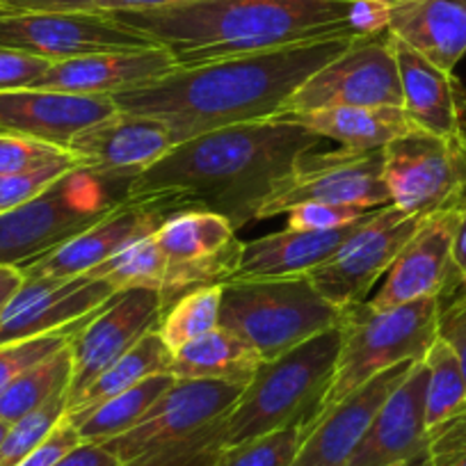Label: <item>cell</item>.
<instances>
[{
	"instance_id": "6da1fadb",
	"label": "cell",
	"mask_w": 466,
	"mask_h": 466,
	"mask_svg": "<svg viewBox=\"0 0 466 466\" xmlns=\"http://www.w3.org/2000/svg\"><path fill=\"white\" fill-rule=\"evenodd\" d=\"M320 142V136L289 119L204 133L174 145L133 178L127 201L158 204L169 213L208 210L238 231L258 218L263 201Z\"/></svg>"
},
{
	"instance_id": "7a4b0ae2",
	"label": "cell",
	"mask_w": 466,
	"mask_h": 466,
	"mask_svg": "<svg viewBox=\"0 0 466 466\" xmlns=\"http://www.w3.org/2000/svg\"><path fill=\"white\" fill-rule=\"evenodd\" d=\"M355 37H331L248 56L177 66L163 78L115 94L116 110L163 124L174 145L240 124L270 122L299 85L348 48Z\"/></svg>"
},
{
	"instance_id": "3957f363",
	"label": "cell",
	"mask_w": 466,
	"mask_h": 466,
	"mask_svg": "<svg viewBox=\"0 0 466 466\" xmlns=\"http://www.w3.org/2000/svg\"><path fill=\"white\" fill-rule=\"evenodd\" d=\"M106 15L167 48L178 66L357 37L350 25V0H192Z\"/></svg>"
},
{
	"instance_id": "277c9868",
	"label": "cell",
	"mask_w": 466,
	"mask_h": 466,
	"mask_svg": "<svg viewBox=\"0 0 466 466\" xmlns=\"http://www.w3.org/2000/svg\"><path fill=\"white\" fill-rule=\"evenodd\" d=\"M340 350L339 325L286 355L263 361L219 420L224 448L286 428H307L331 387Z\"/></svg>"
},
{
	"instance_id": "5b68a950",
	"label": "cell",
	"mask_w": 466,
	"mask_h": 466,
	"mask_svg": "<svg viewBox=\"0 0 466 466\" xmlns=\"http://www.w3.org/2000/svg\"><path fill=\"white\" fill-rule=\"evenodd\" d=\"M441 307V298H423L387 311H378L369 302L343 309L334 380L318 416L375 375L405 361H423L439 336Z\"/></svg>"
},
{
	"instance_id": "8992f818",
	"label": "cell",
	"mask_w": 466,
	"mask_h": 466,
	"mask_svg": "<svg viewBox=\"0 0 466 466\" xmlns=\"http://www.w3.org/2000/svg\"><path fill=\"white\" fill-rule=\"evenodd\" d=\"M340 313L343 309L327 302L307 277L222 284L219 327L252 345L263 361L277 360L336 327Z\"/></svg>"
},
{
	"instance_id": "52a82bcc",
	"label": "cell",
	"mask_w": 466,
	"mask_h": 466,
	"mask_svg": "<svg viewBox=\"0 0 466 466\" xmlns=\"http://www.w3.org/2000/svg\"><path fill=\"white\" fill-rule=\"evenodd\" d=\"M124 183L74 167L35 199L0 213V266L21 270L127 201Z\"/></svg>"
},
{
	"instance_id": "ba28073f",
	"label": "cell",
	"mask_w": 466,
	"mask_h": 466,
	"mask_svg": "<svg viewBox=\"0 0 466 466\" xmlns=\"http://www.w3.org/2000/svg\"><path fill=\"white\" fill-rule=\"evenodd\" d=\"M389 204L405 215L428 218L466 199V133H405L382 149Z\"/></svg>"
},
{
	"instance_id": "9c48e42d",
	"label": "cell",
	"mask_w": 466,
	"mask_h": 466,
	"mask_svg": "<svg viewBox=\"0 0 466 466\" xmlns=\"http://www.w3.org/2000/svg\"><path fill=\"white\" fill-rule=\"evenodd\" d=\"M343 106L402 107L400 74L389 30L352 39L345 51L331 57L325 66L299 85L281 115Z\"/></svg>"
},
{
	"instance_id": "30bf717a",
	"label": "cell",
	"mask_w": 466,
	"mask_h": 466,
	"mask_svg": "<svg viewBox=\"0 0 466 466\" xmlns=\"http://www.w3.org/2000/svg\"><path fill=\"white\" fill-rule=\"evenodd\" d=\"M384 156L378 151L336 149L327 154H304L293 172L263 201L257 219L286 215L302 204L357 206L382 208L389 206V192L382 178Z\"/></svg>"
},
{
	"instance_id": "8fae6325",
	"label": "cell",
	"mask_w": 466,
	"mask_h": 466,
	"mask_svg": "<svg viewBox=\"0 0 466 466\" xmlns=\"http://www.w3.org/2000/svg\"><path fill=\"white\" fill-rule=\"evenodd\" d=\"M420 219L423 218L405 215L391 204L375 208L355 236L345 240L334 257L309 272L307 279L334 307L361 304L380 277L389 272Z\"/></svg>"
},
{
	"instance_id": "7c38bea8",
	"label": "cell",
	"mask_w": 466,
	"mask_h": 466,
	"mask_svg": "<svg viewBox=\"0 0 466 466\" xmlns=\"http://www.w3.org/2000/svg\"><path fill=\"white\" fill-rule=\"evenodd\" d=\"M154 238L169 268L167 290L163 293L165 311L190 290L231 279L243 248L236 228L222 215L208 210L172 213Z\"/></svg>"
},
{
	"instance_id": "4fadbf2b",
	"label": "cell",
	"mask_w": 466,
	"mask_h": 466,
	"mask_svg": "<svg viewBox=\"0 0 466 466\" xmlns=\"http://www.w3.org/2000/svg\"><path fill=\"white\" fill-rule=\"evenodd\" d=\"M158 46L106 12H25L0 15V48L48 62L107 51Z\"/></svg>"
},
{
	"instance_id": "5bb4252c",
	"label": "cell",
	"mask_w": 466,
	"mask_h": 466,
	"mask_svg": "<svg viewBox=\"0 0 466 466\" xmlns=\"http://www.w3.org/2000/svg\"><path fill=\"white\" fill-rule=\"evenodd\" d=\"M243 389L240 384L208 380H177L136 428L103 446L124 466L149 460L222 419Z\"/></svg>"
},
{
	"instance_id": "9a60e30c",
	"label": "cell",
	"mask_w": 466,
	"mask_h": 466,
	"mask_svg": "<svg viewBox=\"0 0 466 466\" xmlns=\"http://www.w3.org/2000/svg\"><path fill=\"white\" fill-rule=\"evenodd\" d=\"M165 304L158 290L127 289L112 295L106 307L71 334V380L66 407L116 360L160 327Z\"/></svg>"
},
{
	"instance_id": "2e32d148",
	"label": "cell",
	"mask_w": 466,
	"mask_h": 466,
	"mask_svg": "<svg viewBox=\"0 0 466 466\" xmlns=\"http://www.w3.org/2000/svg\"><path fill=\"white\" fill-rule=\"evenodd\" d=\"M119 290L92 275L24 277L0 311V345L76 327L101 311Z\"/></svg>"
},
{
	"instance_id": "e0dca14e",
	"label": "cell",
	"mask_w": 466,
	"mask_h": 466,
	"mask_svg": "<svg viewBox=\"0 0 466 466\" xmlns=\"http://www.w3.org/2000/svg\"><path fill=\"white\" fill-rule=\"evenodd\" d=\"M174 147L167 128L149 116L119 112L78 133L66 151L78 167L98 174L106 181L128 183L158 163Z\"/></svg>"
},
{
	"instance_id": "ac0fdd59",
	"label": "cell",
	"mask_w": 466,
	"mask_h": 466,
	"mask_svg": "<svg viewBox=\"0 0 466 466\" xmlns=\"http://www.w3.org/2000/svg\"><path fill=\"white\" fill-rule=\"evenodd\" d=\"M460 206L428 215L420 219L411 238L396 257L387 272V281L370 299L378 311L402 307L423 298H443L452 277L460 275L452 266V236H455Z\"/></svg>"
},
{
	"instance_id": "d6986e66",
	"label": "cell",
	"mask_w": 466,
	"mask_h": 466,
	"mask_svg": "<svg viewBox=\"0 0 466 466\" xmlns=\"http://www.w3.org/2000/svg\"><path fill=\"white\" fill-rule=\"evenodd\" d=\"M414 361H405L375 375L348 398L322 411L302 430V443L289 466H345L369 432L375 414L393 389L402 382Z\"/></svg>"
},
{
	"instance_id": "ffe728a7",
	"label": "cell",
	"mask_w": 466,
	"mask_h": 466,
	"mask_svg": "<svg viewBox=\"0 0 466 466\" xmlns=\"http://www.w3.org/2000/svg\"><path fill=\"white\" fill-rule=\"evenodd\" d=\"M115 112L112 96H83L37 87L7 89L0 92V133L66 149L78 133Z\"/></svg>"
},
{
	"instance_id": "44dd1931",
	"label": "cell",
	"mask_w": 466,
	"mask_h": 466,
	"mask_svg": "<svg viewBox=\"0 0 466 466\" xmlns=\"http://www.w3.org/2000/svg\"><path fill=\"white\" fill-rule=\"evenodd\" d=\"M169 210L158 204L124 201L115 210L78 233L76 238L57 248L56 252L21 268L24 277H78L96 270L112 257L127 249L136 240L147 238L169 218Z\"/></svg>"
},
{
	"instance_id": "7402d4cb",
	"label": "cell",
	"mask_w": 466,
	"mask_h": 466,
	"mask_svg": "<svg viewBox=\"0 0 466 466\" xmlns=\"http://www.w3.org/2000/svg\"><path fill=\"white\" fill-rule=\"evenodd\" d=\"M425 393L428 366L425 361H414L380 407L369 432L345 466H411L420 461L428 441Z\"/></svg>"
},
{
	"instance_id": "603a6c76",
	"label": "cell",
	"mask_w": 466,
	"mask_h": 466,
	"mask_svg": "<svg viewBox=\"0 0 466 466\" xmlns=\"http://www.w3.org/2000/svg\"><path fill=\"white\" fill-rule=\"evenodd\" d=\"M177 66L172 53L163 46L92 53L53 62L33 87L83 96H115L145 87Z\"/></svg>"
},
{
	"instance_id": "cb8c5ba5",
	"label": "cell",
	"mask_w": 466,
	"mask_h": 466,
	"mask_svg": "<svg viewBox=\"0 0 466 466\" xmlns=\"http://www.w3.org/2000/svg\"><path fill=\"white\" fill-rule=\"evenodd\" d=\"M373 215L370 210L366 218L355 224L329 231H284L270 233L263 238L243 243L238 257V266L228 281L233 279H286V277H307L318 266L334 257L345 240L357 233V228Z\"/></svg>"
},
{
	"instance_id": "d4e9b609",
	"label": "cell",
	"mask_w": 466,
	"mask_h": 466,
	"mask_svg": "<svg viewBox=\"0 0 466 466\" xmlns=\"http://www.w3.org/2000/svg\"><path fill=\"white\" fill-rule=\"evenodd\" d=\"M389 35L452 74L466 56V5L460 0H391Z\"/></svg>"
},
{
	"instance_id": "484cf974",
	"label": "cell",
	"mask_w": 466,
	"mask_h": 466,
	"mask_svg": "<svg viewBox=\"0 0 466 466\" xmlns=\"http://www.w3.org/2000/svg\"><path fill=\"white\" fill-rule=\"evenodd\" d=\"M391 44L400 74L402 110L414 122V127L434 136L464 133L455 76L439 69L393 35Z\"/></svg>"
},
{
	"instance_id": "4316f807",
	"label": "cell",
	"mask_w": 466,
	"mask_h": 466,
	"mask_svg": "<svg viewBox=\"0 0 466 466\" xmlns=\"http://www.w3.org/2000/svg\"><path fill=\"white\" fill-rule=\"evenodd\" d=\"M277 119L299 124L322 140L339 142L348 151H378L391 140L416 131L407 112L400 106L380 107H327L316 112H293Z\"/></svg>"
},
{
	"instance_id": "83f0119b",
	"label": "cell",
	"mask_w": 466,
	"mask_h": 466,
	"mask_svg": "<svg viewBox=\"0 0 466 466\" xmlns=\"http://www.w3.org/2000/svg\"><path fill=\"white\" fill-rule=\"evenodd\" d=\"M261 364V355L252 345L233 331L218 327L177 350L169 373L177 380H208L248 387Z\"/></svg>"
},
{
	"instance_id": "f1b7e54d",
	"label": "cell",
	"mask_w": 466,
	"mask_h": 466,
	"mask_svg": "<svg viewBox=\"0 0 466 466\" xmlns=\"http://www.w3.org/2000/svg\"><path fill=\"white\" fill-rule=\"evenodd\" d=\"M172 364V350L165 345L158 329L149 331L136 348H131L122 360H116L110 369L103 370L69 407H66V419L78 420L80 416L89 414L103 405L110 398L128 391L136 384L145 382L151 375L169 373Z\"/></svg>"
},
{
	"instance_id": "f546056e",
	"label": "cell",
	"mask_w": 466,
	"mask_h": 466,
	"mask_svg": "<svg viewBox=\"0 0 466 466\" xmlns=\"http://www.w3.org/2000/svg\"><path fill=\"white\" fill-rule=\"evenodd\" d=\"M174 382H177V378L172 373L151 375L145 382L136 384L128 391L98 405L89 414L80 416L78 420H71L78 430L80 441L103 446L110 439L133 430Z\"/></svg>"
},
{
	"instance_id": "4dcf8cb0",
	"label": "cell",
	"mask_w": 466,
	"mask_h": 466,
	"mask_svg": "<svg viewBox=\"0 0 466 466\" xmlns=\"http://www.w3.org/2000/svg\"><path fill=\"white\" fill-rule=\"evenodd\" d=\"M71 380V350L69 343L53 352L51 357L42 360L39 364L30 366L21 373L5 393L0 396V420L7 425L16 423L24 416L33 414L35 410L46 405L56 396L69 389Z\"/></svg>"
},
{
	"instance_id": "1f68e13d",
	"label": "cell",
	"mask_w": 466,
	"mask_h": 466,
	"mask_svg": "<svg viewBox=\"0 0 466 466\" xmlns=\"http://www.w3.org/2000/svg\"><path fill=\"white\" fill-rule=\"evenodd\" d=\"M423 361L428 366L425 425L430 430L466 410V375L455 350L441 336L430 345Z\"/></svg>"
},
{
	"instance_id": "d6a6232c",
	"label": "cell",
	"mask_w": 466,
	"mask_h": 466,
	"mask_svg": "<svg viewBox=\"0 0 466 466\" xmlns=\"http://www.w3.org/2000/svg\"><path fill=\"white\" fill-rule=\"evenodd\" d=\"M87 275L106 279L116 290L151 289L158 290L160 298H163V293L167 290L169 268L167 258L160 252L154 233H151L147 238L128 245L127 249H122L116 257H112L110 261H106Z\"/></svg>"
},
{
	"instance_id": "836d02e7",
	"label": "cell",
	"mask_w": 466,
	"mask_h": 466,
	"mask_svg": "<svg viewBox=\"0 0 466 466\" xmlns=\"http://www.w3.org/2000/svg\"><path fill=\"white\" fill-rule=\"evenodd\" d=\"M219 307H222V284H215L190 290L165 311L158 334L172 350V355L190 340L218 329Z\"/></svg>"
},
{
	"instance_id": "e575fe53",
	"label": "cell",
	"mask_w": 466,
	"mask_h": 466,
	"mask_svg": "<svg viewBox=\"0 0 466 466\" xmlns=\"http://www.w3.org/2000/svg\"><path fill=\"white\" fill-rule=\"evenodd\" d=\"M66 416V391L10 425L0 443V466H19Z\"/></svg>"
},
{
	"instance_id": "d590c367",
	"label": "cell",
	"mask_w": 466,
	"mask_h": 466,
	"mask_svg": "<svg viewBox=\"0 0 466 466\" xmlns=\"http://www.w3.org/2000/svg\"><path fill=\"white\" fill-rule=\"evenodd\" d=\"M302 430L295 425L228 446L208 466H289L302 443Z\"/></svg>"
},
{
	"instance_id": "8d00e7d4",
	"label": "cell",
	"mask_w": 466,
	"mask_h": 466,
	"mask_svg": "<svg viewBox=\"0 0 466 466\" xmlns=\"http://www.w3.org/2000/svg\"><path fill=\"white\" fill-rule=\"evenodd\" d=\"M89 320V318H87ZM83 325V322H80ZM80 325L66 327V329L51 331V334L35 336V339L16 340V343L0 345V396L5 393V389L19 378L21 373L30 369V366L39 364L42 360L51 357L60 348L69 343L71 334L78 329Z\"/></svg>"
},
{
	"instance_id": "74e56055",
	"label": "cell",
	"mask_w": 466,
	"mask_h": 466,
	"mask_svg": "<svg viewBox=\"0 0 466 466\" xmlns=\"http://www.w3.org/2000/svg\"><path fill=\"white\" fill-rule=\"evenodd\" d=\"M74 167H78V163L69 154L65 158L56 160V163L28 169V172L0 177V213H5V210H12L16 206L25 204V201L35 199V197L42 195L46 187H51L57 178L65 177Z\"/></svg>"
},
{
	"instance_id": "f35d334b",
	"label": "cell",
	"mask_w": 466,
	"mask_h": 466,
	"mask_svg": "<svg viewBox=\"0 0 466 466\" xmlns=\"http://www.w3.org/2000/svg\"><path fill=\"white\" fill-rule=\"evenodd\" d=\"M419 466H466V410L428 430Z\"/></svg>"
},
{
	"instance_id": "ab89813d",
	"label": "cell",
	"mask_w": 466,
	"mask_h": 466,
	"mask_svg": "<svg viewBox=\"0 0 466 466\" xmlns=\"http://www.w3.org/2000/svg\"><path fill=\"white\" fill-rule=\"evenodd\" d=\"M65 156H69V151L60 149V147L30 140V137L0 133V177L28 172V169L56 163Z\"/></svg>"
},
{
	"instance_id": "60d3db41",
	"label": "cell",
	"mask_w": 466,
	"mask_h": 466,
	"mask_svg": "<svg viewBox=\"0 0 466 466\" xmlns=\"http://www.w3.org/2000/svg\"><path fill=\"white\" fill-rule=\"evenodd\" d=\"M369 213L370 210L357 208V206L302 204L286 213V228H293V231H329V228L355 224L357 219L366 218Z\"/></svg>"
},
{
	"instance_id": "b9f144b4",
	"label": "cell",
	"mask_w": 466,
	"mask_h": 466,
	"mask_svg": "<svg viewBox=\"0 0 466 466\" xmlns=\"http://www.w3.org/2000/svg\"><path fill=\"white\" fill-rule=\"evenodd\" d=\"M51 65L53 62L28 56V53L0 48V92L33 87Z\"/></svg>"
},
{
	"instance_id": "7bdbcfd3",
	"label": "cell",
	"mask_w": 466,
	"mask_h": 466,
	"mask_svg": "<svg viewBox=\"0 0 466 466\" xmlns=\"http://www.w3.org/2000/svg\"><path fill=\"white\" fill-rule=\"evenodd\" d=\"M78 443H83L78 437V430H76V425L65 416V419L51 430V434H48V437L44 439V441L39 443L19 466H53L57 460H62L66 452L74 451Z\"/></svg>"
},
{
	"instance_id": "ee69618b",
	"label": "cell",
	"mask_w": 466,
	"mask_h": 466,
	"mask_svg": "<svg viewBox=\"0 0 466 466\" xmlns=\"http://www.w3.org/2000/svg\"><path fill=\"white\" fill-rule=\"evenodd\" d=\"M391 0H350V25L357 37L389 30Z\"/></svg>"
},
{
	"instance_id": "f6af8a7d",
	"label": "cell",
	"mask_w": 466,
	"mask_h": 466,
	"mask_svg": "<svg viewBox=\"0 0 466 466\" xmlns=\"http://www.w3.org/2000/svg\"><path fill=\"white\" fill-rule=\"evenodd\" d=\"M439 336L455 350V355L460 357L461 369L466 375V302L464 299H455L451 307H441V316H439Z\"/></svg>"
},
{
	"instance_id": "bcb514c9",
	"label": "cell",
	"mask_w": 466,
	"mask_h": 466,
	"mask_svg": "<svg viewBox=\"0 0 466 466\" xmlns=\"http://www.w3.org/2000/svg\"><path fill=\"white\" fill-rule=\"evenodd\" d=\"M25 12H98L94 0H0V15Z\"/></svg>"
},
{
	"instance_id": "7dc6e473",
	"label": "cell",
	"mask_w": 466,
	"mask_h": 466,
	"mask_svg": "<svg viewBox=\"0 0 466 466\" xmlns=\"http://www.w3.org/2000/svg\"><path fill=\"white\" fill-rule=\"evenodd\" d=\"M53 466H124L106 446L98 443H78Z\"/></svg>"
},
{
	"instance_id": "c3c4849f",
	"label": "cell",
	"mask_w": 466,
	"mask_h": 466,
	"mask_svg": "<svg viewBox=\"0 0 466 466\" xmlns=\"http://www.w3.org/2000/svg\"><path fill=\"white\" fill-rule=\"evenodd\" d=\"M192 0H94L98 12H133V10H160V7L183 5Z\"/></svg>"
},
{
	"instance_id": "681fc988",
	"label": "cell",
	"mask_w": 466,
	"mask_h": 466,
	"mask_svg": "<svg viewBox=\"0 0 466 466\" xmlns=\"http://www.w3.org/2000/svg\"><path fill=\"white\" fill-rule=\"evenodd\" d=\"M452 266L460 277L466 272V199L460 208L455 236H452Z\"/></svg>"
},
{
	"instance_id": "f907efd6",
	"label": "cell",
	"mask_w": 466,
	"mask_h": 466,
	"mask_svg": "<svg viewBox=\"0 0 466 466\" xmlns=\"http://www.w3.org/2000/svg\"><path fill=\"white\" fill-rule=\"evenodd\" d=\"M24 284V275L21 270L10 266H0V311L12 299V295L19 290V286Z\"/></svg>"
},
{
	"instance_id": "816d5d0a",
	"label": "cell",
	"mask_w": 466,
	"mask_h": 466,
	"mask_svg": "<svg viewBox=\"0 0 466 466\" xmlns=\"http://www.w3.org/2000/svg\"><path fill=\"white\" fill-rule=\"evenodd\" d=\"M460 289H461V295L457 299H464V302H466V272L460 277Z\"/></svg>"
},
{
	"instance_id": "f5cc1de1",
	"label": "cell",
	"mask_w": 466,
	"mask_h": 466,
	"mask_svg": "<svg viewBox=\"0 0 466 466\" xmlns=\"http://www.w3.org/2000/svg\"><path fill=\"white\" fill-rule=\"evenodd\" d=\"M7 430H10V425H7L5 420H0V443H3V439H5Z\"/></svg>"
},
{
	"instance_id": "db71d44e",
	"label": "cell",
	"mask_w": 466,
	"mask_h": 466,
	"mask_svg": "<svg viewBox=\"0 0 466 466\" xmlns=\"http://www.w3.org/2000/svg\"><path fill=\"white\" fill-rule=\"evenodd\" d=\"M460 3H464V5H466V0H460Z\"/></svg>"
}]
</instances>
